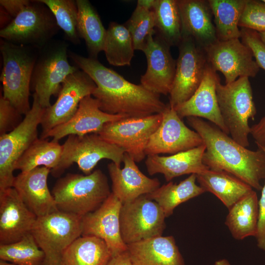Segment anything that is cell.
<instances>
[{"label":"cell","instance_id":"obj_32","mask_svg":"<svg viewBox=\"0 0 265 265\" xmlns=\"http://www.w3.org/2000/svg\"><path fill=\"white\" fill-rule=\"evenodd\" d=\"M247 0H208L219 41L239 39V22Z\"/></svg>","mask_w":265,"mask_h":265},{"label":"cell","instance_id":"obj_30","mask_svg":"<svg viewBox=\"0 0 265 265\" xmlns=\"http://www.w3.org/2000/svg\"><path fill=\"white\" fill-rule=\"evenodd\" d=\"M76 2L78 7V34L85 42L89 57L97 59L99 53L104 50L106 29L88 0H77Z\"/></svg>","mask_w":265,"mask_h":265},{"label":"cell","instance_id":"obj_14","mask_svg":"<svg viewBox=\"0 0 265 265\" xmlns=\"http://www.w3.org/2000/svg\"><path fill=\"white\" fill-rule=\"evenodd\" d=\"M96 85L90 77L78 69L63 82L55 102L45 109L41 126L40 138L55 127L70 120L76 113L80 101L92 95Z\"/></svg>","mask_w":265,"mask_h":265},{"label":"cell","instance_id":"obj_27","mask_svg":"<svg viewBox=\"0 0 265 265\" xmlns=\"http://www.w3.org/2000/svg\"><path fill=\"white\" fill-rule=\"evenodd\" d=\"M196 175L205 192L216 196L228 210L253 190L242 180L223 171L209 169Z\"/></svg>","mask_w":265,"mask_h":265},{"label":"cell","instance_id":"obj_20","mask_svg":"<svg viewBox=\"0 0 265 265\" xmlns=\"http://www.w3.org/2000/svg\"><path fill=\"white\" fill-rule=\"evenodd\" d=\"M219 80L216 72L208 64L203 80L193 95L174 108L181 119L188 117L205 118L229 135L217 102L216 86Z\"/></svg>","mask_w":265,"mask_h":265},{"label":"cell","instance_id":"obj_19","mask_svg":"<svg viewBox=\"0 0 265 265\" xmlns=\"http://www.w3.org/2000/svg\"><path fill=\"white\" fill-rule=\"evenodd\" d=\"M37 218L14 188L0 190V244L15 243L31 233Z\"/></svg>","mask_w":265,"mask_h":265},{"label":"cell","instance_id":"obj_24","mask_svg":"<svg viewBox=\"0 0 265 265\" xmlns=\"http://www.w3.org/2000/svg\"><path fill=\"white\" fill-rule=\"evenodd\" d=\"M183 38H190L204 50L218 41L208 0H177Z\"/></svg>","mask_w":265,"mask_h":265},{"label":"cell","instance_id":"obj_16","mask_svg":"<svg viewBox=\"0 0 265 265\" xmlns=\"http://www.w3.org/2000/svg\"><path fill=\"white\" fill-rule=\"evenodd\" d=\"M161 113L162 121L146 146L147 156L160 154L173 155L204 144L200 135L185 124L169 104Z\"/></svg>","mask_w":265,"mask_h":265},{"label":"cell","instance_id":"obj_45","mask_svg":"<svg viewBox=\"0 0 265 265\" xmlns=\"http://www.w3.org/2000/svg\"><path fill=\"white\" fill-rule=\"evenodd\" d=\"M106 265H133L127 251L111 257Z\"/></svg>","mask_w":265,"mask_h":265},{"label":"cell","instance_id":"obj_44","mask_svg":"<svg viewBox=\"0 0 265 265\" xmlns=\"http://www.w3.org/2000/svg\"><path fill=\"white\" fill-rule=\"evenodd\" d=\"M250 134L258 148L265 149V115L258 123L250 127Z\"/></svg>","mask_w":265,"mask_h":265},{"label":"cell","instance_id":"obj_17","mask_svg":"<svg viewBox=\"0 0 265 265\" xmlns=\"http://www.w3.org/2000/svg\"><path fill=\"white\" fill-rule=\"evenodd\" d=\"M122 203L112 193L95 211L81 217V236H94L106 244L111 256L127 251L120 232V212Z\"/></svg>","mask_w":265,"mask_h":265},{"label":"cell","instance_id":"obj_10","mask_svg":"<svg viewBox=\"0 0 265 265\" xmlns=\"http://www.w3.org/2000/svg\"><path fill=\"white\" fill-rule=\"evenodd\" d=\"M35 93L29 111L13 131L0 136V190L12 187L14 165L22 154L38 139V127L45 111Z\"/></svg>","mask_w":265,"mask_h":265},{"label":"cell","instance_id":"obj_48","mask_svg":"<svg viewBox=\"0 0 265 265\" xmlns=\"http://www.w3.org/2000/svg\"><path fill=\"white\" fill-rule=\"evenodd\" d=\"M0 265H18L13 263H8L7 261H5L2 260H0Z\"/></svg>","mask_w":265,"mask_h":265},{"label":"cell","instance_id":"obj_22","mask_svg":"<svg viewBox=\"0 0 265 265\" xmlns=\"http://www.w3.org/2000/svg\"><path fill=\"white\" fill-rule=\"evenodd\" d=\"M125 117H128L104 112L100 109L98 100L89 95L80 101L76 113L70 120L51 130L42 139L50 137L53 140L58 141L71 134H98L105 124Z\"/></svg>","mask_w":265,"mask_h":265},{"label":"cell","instance_id":"obj_34","mask_svg":"<svg viewBox=\"0 0 265 265\" xmlns=\"http://www.w3.org/2000/svg\"><path fill=\"white\" fill-rule=\"evenodd\" d=\"M62 153V145L58 141L38 138L17 160L14 170L25 172L39 166L53 170L60 162Z\"/></svg>","mask_w":265,"mask_h":265},{"label":"cell","instance_id":"obj_7","mask_svg":"<svg viewBox=\"0 0 265 265\" xmlns=\"http://www.w3.org/2000/svg\"><path fill=\"white\" fill-rule=\"evenodd\" d=\"M59 28L48 7L39 0H31L0 29V36L13 44L40 50L51 41Z\"/></svg>","mask_w":265,"mask_h":265},{"label":"cell","instance_id":"obj_9","mask_svg":"<svg viewBox=\"0 0 265 265\" xmlns=\"http://www.w3.org/2000/svg\"><path fill=\"white\" fill-rule=\"evenodd\" d=\"M80 216L58 211L38 217L31 232L46 265H60L65 249L82 234Z\"/></svg>","mask_w":265,"mask_h":265},{"label":"cell","instance_id":"obj_3","mask_svg":"<svg viewBox=\"0 0 265 265\" xmlns=\"http://www.w3.org/2000/svg\"><path fill=\"white\" fill-rule=\"evenodd\" d=\"M111 193L100 169L88 175L68 173L56 181L52 192L59 211L80 217L99 208Z\"/></svg>","mask_w":265,"mask_h":265},{"label":"cell","instance_id":"obj_21","mask_svg":"<svg viewBox=\"0 0 265 265\" xmlns=\"http://www.w3.org/2000/svg\"><path fill=\"white\" fill-rule=\"evenodd\" d=\"M51 170L39 166L21 172L15 176L12 187L21 199L37 217L58 211L54 199L50 192L47 179Z\"/></svg>","mask_w":265,"mask_h":265},{"label":"cell","instance_id":"obj_11","mask_svg":"<svg viewBox=\"0 0 265 265\" xmlns=\"http://www.w3.org/2000/svg\"><path fill=\"white\" fill-rule=\"evenodd\" d=\"M165 218L158 204L145 195L122 204L120 226L123 241L127 245L162 236Z\"/></svg>","mask_w":265,"mask_h":265},{"label":"cell","instance_id":"obj_15","mask_svg":"<svg viewBox=\"0 0 265 265\" xmlns=\"http://www.w3.org/2000/svg\"><path fill=\"white\" fill-rule=\"evenodd\" d=\"M208 64L224 76L225 84L238 78H254L260 67L250 48L239 39L218 40L204 49Z\"/></svg>","mask_w":265,"mask_h":265},{"label":"cell","instance_id":"obj_39","mask_svg":"<svg viewBox=\"0 0 265 265\" xmlns=\"http://www.w3.org/2000/svg\"><path fill=\"white\" fill-rule=\"evenodd\" d=\"M238 26L258 32L265 31V3L262 0H247Z\"/></svg>","mask_w":265,"mask_h":265},{"label":"cell","instance_id":"obj_50","mask_svg":"<svg viewBox=\"0 0 265 265\" xmlns=\"http://www.w3.org/2000/svg\"><path fill=\"white\" fill-rule=\"evenodd\" d=\"M263 2H264V3H265V0H262Z\"/></svg>","mask_w":265,"mask_h":265},{"label":"cell","instance_id":"obj_5","mask_svg":"<svg viewBox=\"0 0 265 265\" xmlns=\"http://www.w3.org/2000/svg\"><path fill=\"white\" fill-rule=\"evenodd\" d=\"M216 92L219 110L231 137L244 147L249 145V120L257 113L249 78L241 77L224 85L219 80Z\"/></svg>","mask_w":265,"mask_h":265},{"label":"cell","instance_id":"obj_42","mask_svg":"<svg viewBox=\"0 0 265 265\" xmlns=\"http://www.w3.org/2000/svg\"><path fill=\"white\" fill-rule=\"evenodd\" d=\"M265 152V149H262ZM258 233L256 237L258 248L265 251V183L259 200Z\"/></svg>","mask_w":265,"mask_h":265},{"label":"cell","instance_id":"obj_46","mask_svg":"<svg viewBox=\"0 0 265 265\" xmlns=\"http://www.w3.org/2000/svg\"><path fill=\"white\" fill-rule=\"evenodd\" d=\"M155 0H138L137 2V4L152 9Z\"/></svg>","mask_w":265,"mask_h":265},{"label":"cell","instance_id":"obj_25","mask_svg":"<svg viewBox=\"0 0 265 265\" xmlns=\"http://www.w3.org/2000/svg\"><path fill=\"white\" fill-rule=\"evenodd\" d=\"M205 150L206 145L203 144L169 156H147L145 161L147 170L152 176L163 174L166 182L184 175L202 173L210 169L203 161Z\"/></svg>","mask_w":265,"mask_h":265},{"label":"cell","instance_id":"obj_13","mask_svg":"<svg viewBox=\"0 0 265 265\" xmlns=\"http://www.w3.org/2000/svg\"><path fill=\"white\" fill-rule=\"evenodd\" d=\"M175 76L169 93V105L175 108L188 100L200 85L208 65L204 49L190 38L178 46Z\"/></svg>","mask_w":265,"mask_h":265},{"label":"cell","instance_id":"obj_4","mask_svg":"<svg viewBox=\"0 0 265 265\" xmlns=\"http://www.w3.org/2000/svg\"><path fill=\"white\" fill-rule=\"evenodd\" d=\"M0 50L2 58V96L25 115L31 108L30 82L39 50L2 39Z\"/></svg>","mask_w":265,"mask_h":265},{"label":"cell","instance_id":"obj_18","mask_svg":"<svg viewBox=\"0 0 265 265\" xmlns=\"http://www.w3.org/2000/svg\"><path fill=\"white\" fill-rule=\"evenodd\" d=\"M148 38L142 51L147 59V69L140 78V84L159 95L169 94L173 82L176 60L170 47L157 36Z\"/></svg>","mask_w":265,"mask_h":265},{"label":"cell","instance_id":"obj_31","mask_svg":"<svg viewBox=\"0 0 265 265\" xmlns=\"http://www.w3.org/2000/svg\"><path fill=\"white\" fill-rule=\"evenodd\" d=\"M196 174H190L179 184L170 182L145 195L157 202L167 217L180 204L205 192L201 186L196 184Z\"/></svg>","mask_w":265,"mask_h":265},{"label":"cell","instance_id":"obj_41","mask_svg":"<svg viewBox=\"0 0 265 265\" xmlns=\"http://www.w3.org/2000/svg\"><path fill=\"white\" fill-rule=\"evenodd\" d=\"M241 42L252 51L255 61L260 67L265 70V45L256 31L241 28Z\"/></svg>","mask_w":265,"mask_h":265},{"label":"cell","instance_id":"obj_29","mask_svg":"<svg viewBox=\"0 0 265 265\" xmlns=\"http://www.w3.org/2000/svg\"><path fill=\"white\" fill-rule=\"evenodd\" d=\"M111 257L103 239L81 236L65 249L60 265H106Z\"/></svg>","mask_w":265,"mask_h":265},{"label":"cell","instance_id":"obj_47","mask_svg":"<svg viewBox=\"0 0 265 265\" xmlns=\"http://www.w3.org/2000/svg\"><path fill=\"white\" fill-rule=\"evenodd\" d=\"M214 265H232L226 259H222L218 260L214 263Z\"/></svg>","mask_w":265,"mask_h":265},{"label":"cell","instance_id":"obj_2","mask_svg":"<svg viewBox=\"0 0 265 265\" xmlns=\"http://www.w3.org/2000/svg\"><path fill=\"white\" fill-rule=\"evenodd\" d=\"M186 119L206 145L203 161L210 169L226 172L262 190L261 182L265 179V152L262 149H248L214 124L200 118L188 117Z\"/></svg>","mask_w":265,"mask_h":265},{"label":"cell","instance_id":"obj_23","mask_svg":"<svg viewBox=\"0 0 265 265\" xmlns=\"http://www.w3.org/2000/svg\"><path fill=\"white\" fill-rule=\"evenodd\" d=\"M123 168L111 162L107 166L112 193L122 203L153 192L160 186L157 178H150L138 168L134 159L125 153Z\"/></svg>","mask_w":265,"mask_h":265},{"label":"cell","instance_id":"obj_26","mask_svg":"<svg viewBox=\"0 0 265 265\" xmlns=\"http://www.w3.org/2000/svg\"><path fill=\"white\" fill-rule=\"evenodd\" d=\"M127 245L133 265H185L172 236L155 237Z\"/></svg>","mask_w":265,"mask_h":265},{"label":"cell","instance_id":"obj_33","mask_svg":"<svg viewBox=\"0 0 265 265\" xmlns=\"http://www.w3.org/2000/svg\"><path fill=\"white\" fill-rule=\"evenodd\" d=\"M152 10L157 36L170 47H178L183 37L177 0H155Z\"/></svg>","mask_w":265,"mask_h":265},{"label":"cell","instance_id":"obj_37","mask_svg":"<svg viewBox=\"0 0 265 265\" xmlns=\"http://www.w3.org/2000/svg\"><path fill=\"white\" fill-rule=\"evenodd\" d=\"M53 14L59 27L65 37L75 44L80 43L77 31L78 7L73 0H39Z\"/></svg>","mask_w":265,"mask_h":265},{"label":"cell","instance_id":"obj_12","mask_svg":"<svg viewBox=\"0 0 265 265\" xmlns=\"http://www.w3.org/2000/svg\"><path fill=\"white\" fill-rule=\"evenodd\" d=\"M162 119L161 113L144 117H125L105 124L98 134L122 149L138 162L146 156V146Z\"/></svg>","mask_w":265,"mask_h":265},{"label":"cell","instance_id":"obj_40","mask_svg":"<svg viewBox=\"0 0 265 265\" xmlns=\"http://www.w3.org/2000/svg\"><path fill=\"white\" fill-rule=\"evenodd\" d=\"M22 114L2 96L0 98V135L13 131L22 122Z\"/></svg>","mask_w":265,"mask_h":265},{"label":"cell","instance_id":"obj_36","mask_svg":"<svg viewBox=\"0 0 265 265\" xmlns=\"http://www.w3.org/2000/svg\"><path fill=\"white\" fill-rule=\"evenodd\" d=\"M0 259L18 265H46L45 253L31 233L15 243L0 244Z\"/></svg>","mask_w":265,"mask_h":265},{"label":"cell","instance_id":"obj_6","mask_svg":"<svg viewBox=\"0 0 265 265\" xmlns=\"http://www.w3.org/2000/svg\"><path fill=\"white\" fill-rule=\"evenodd\" d=\"M68 44L62 41H50L39 50L33 70L30 89L34 91L40 105L51 106L52 96H58L65 79L79 68L68 60Z\"/></svg>","mask_w":265,"mask_h":265},{"label":"cell","instance_id":"obj_38","mask_svg":"<svg viewBox=\"0 0 265 265\" xmlns=\"http://www.w3.org/2000/svg\"><path fill=\"white\" fill-rule=\"evenodd\" d=\"M125 26L131 34L135 50L142 51L149 36L156 33L152 9L137 4Z\"/></svg>","mask_w":265,"mask_h":265},{"label":"cell","instance_id":"obj_8","mask_svg":"<svg viewBox=\"0 0 265 265\" xmlns=\"http://www.w3.org/2000/svg\"><path fill=\"white\" fill-rule=\"evenodd\" d=\"M62 145V153L57 166L51 172L54 177H60L74 163L80 169L88 175L103 159L111 160L120 167L124 151L102 138L97 133L82 136L71 134L68 136Z\"/></svg>","mask_w":265,"mask_h":265},{"label":"cell","instance_id":"obj_43","mask_svg":"<svg viewBox=\"0 0 265 265\" xmlns=\"http://www.w3.org/2000/svg\"><path fill=\"white\" fill-rule=\"evenodd\" d=\"M30 2L27 0H0V4L5 12L13 19Z\"/></svg>","mask_w":265,"mask_h":265},{"label":"cell","instance_id":"obj_1","mask_svg":"<svg viewBox=\"0 0 265 265\" xmlns=\"http://www.w3.org/2000/svg\"><path fill=\"white\" fill-rule=\"evenodd\" d=\"M68 56L96 84L92 96L98 100L100 109L104 112L138 117L161 113L166 107L160 95L150 91L141 84L129 81L97 59L85 57L71 52L68 53Z\"/></svg>","mask_w":265,"mask_h":265},{"label":"cell","instance_id":"obj_49","mask_svg":"<svg viewBox=\"0 0 265 265\" xmlns=\"http://www.w3.org/2000/svg\"><path fill=\"white\" fill-rule=\"evenodd\" d=\"M261 40L265 45V31L258 32Z\"/></svg>","mask_w":265,"mask_h":265},{"label":"cell","instance_id":"obj_28","mask_svg":"<svg viewBox=\"0 0 265 265\" xmlns=\"http://www.w3.org/2000/svg\"><path fill=\"white\" fill-rule=\"evenodd\" d=\"M258 202L257 193L252 190L228 210L225 224L235 239L256 237L259 220Z\"/></svg>","mask_w":265,"mask_h":265},{"label":"cell","instance_id":"obj_35","mask_svg":"<svg viewBox=\"0 0 265 265\" xmlns=\"http://www.w3.org/2000/svg\"><path fill=\"white\" fill-rule=\"evenodd\" d=\"M134 50L132 36L125 26L110 22L103 50L108 62L114 66H129Z\"/></svg>","mask_w":265,"mask_h":265}]
</instances>
